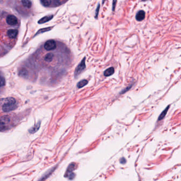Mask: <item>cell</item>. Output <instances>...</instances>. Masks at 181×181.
<instances>
[{
    "mask_svg": "<svg viewBox=\"0 0 181 181\" xmlns=\"http://www.w3.org/2000/svg\"><path fill=\"white\" fill-rule=\"evenodd\" d=\"M76 165L75 163L70 164V165L68 167V170L65 175V177H67L69 180H72L74 178L75 174L73 173V171L76 169Z\"/></svg>",
    "mask_w": 181,
    "mask_h": 181,
    "instance_id": "cell-1",
    "label": "cell"
},
{
    "mask_svg": "<svg viewBox=\"0 0 181 181\" xmlns=\"http://www.w3.org/2000/svg\"><path fill=\"white\" fill-rule=\"evenodd\" d=\"M85 60H86V58L84 57L83 60L81 61V62H80L78 67L75 70V77L77 78L78 76L79 75L80 73H81L83 70L86 69V63H85Z\"/></svg>",
    "mask_w": 181,
    "mask_h": 181,
    "instance_id": "cell-2",
    "label": "cell"
},
{
    "mask_svg": "<svg viewBox=\"0 0 181 181\" xmlns=\"http://www.w3.org/2000/svg\"><path fill=\"white\" fill-rule=\"evenodd\" d=\"M10 122V118L9 116L5 115L0 117V131L5 129L7 125Z\"/></svg>",
    "mask_w": 181,
    "mask_h": 181,
    "instance_id": "cell-3",
    "label": "cell"
},
{
    "mask_svg": "<svg viewBox=\"0 0 181 181\" xmlns=\"http://www.w3.org/2000/svg\"><path fill=\"white\" fill-rule=\"evenodd\" d=\"M57 47L56 42L54 40H49L46 42L44 45V48L46 50L49 51L55 49Z\"/></svg>",
    "mask_w": 181,
    "mask_h": 181,
    "instance_id": "cell-4",
    "label": "cell"
},
{
    "mask_svg": "<svg viewBox=\"0 0 181 181\" xmlns=\"http://www.w3.org/2000/svg\"><path fill=\"white\" fill-rule=\"evenodd\" d=\"M6 21L9 25L15 26L18 23V20L15 15H9L7 17Z\"/></svg>",
    "mask_w": 181,
    "mask_h": 181,
    "instance_id": "cell-5",
    "label": "cell"
},
{
    "mask_svg": "<svg viewBox=\"0 0 181 181\" xmlns=\"http://www.w3.org/2000/svg\"><path fill=\"white\" fill-rule=\"evenodd\" d=\"M17 106L16 104H4L2 106V110L4 112H9L17 108Z\"/></svg>",
    "mask_w": 181,
    "mask_h": 181,
    "instance_id": "cell-6",
    "label": "cell"
},
{
    "mask_svg": "<svg viewBox=\"0 0 181 181\" xmlns=\"http://www.w3.org/2000/svg\"><path fill=\"white\" fill-rule=\"evenodd\" d=\"M9 104H16L15 99L12 97L0 99V105Z\"/></svg>",
    "mask_w": 181,
    "mask_h": 181,
    "instance_id": "cell-7",
    "label": "cell"
},
{
    "mask_svg": "<svg viewBox=\"0 0 181 181\" xmlns=\"http://www.w3.org/2000/svg\"><path fill=\"white\" fill-rule=\"evenodd\" d=\"M7 34L9 38L15 39L17 37L18 34V31L17 29H10L8 30Z\"/></svg>",
    "mask_w": 181,
    "mask_h": 181,
    "instance_id": "cell-8",
    "label": "cell"
},
{
    "mask_svg": "<svg viewBox=\"0 0 181 181\" xmlns=\"http://www.w3.org/2000/svg\"><path fill=\"white\" fill-rule=\"evenodd\" d=\"M145 18V12L144 11L141 10L137 13L136 15V20L138 21H141Z\"/></svg>",
    "mask_w": 181,
    "mask_h": 181,
    "instance_id": "cell-9",
    "label": "cell"
},
{
    "mask_svg": "<svg viewBox=\"0 0 181 181\" xmlns=\"http://www.w3.org/2000/svg\"><path fill=\"white\" fill-rule=\"evenodd\" d=\"M54 59V54L53 53H47L44 57V60L47 63H50L53 61Z\"/></svg>",
    "mask_w": 181,
    "mask_h": 181,
    "instance_id": "cell-10",
    "label": "cell"
},
{
    "mask_svg": "<svg viewBox=\"0 0 181 181\" xmlns=\"http://www.w3.org/2000/svg\"><path fill=\"white\" fill-rule=\"evenodd\" d=\"M41 122H38L35 125L33 128H31L30 129H29V132H30V133H32V134L37 132L40 128V127H41Z\"/></svg>",
    "mask_w": 181,
    "mask_h": 181,
    "instance_id": "cell-11",
    "label": "cell"
},
{
    "mask_svg": "<svg viewBox=\"0 0 181 181\" xmlns=\"http://www.w3.org/2000/svg\"><path fill=\"white\" fill-rule=\"evenodd\" d=\"M114 73V69L113 67H110L107 69H106L104 72V75L105 77H109L112 76Z\"/></svg>",
    "mask_w": 181,
    "mask_h": 181,
    "instance_id": "cell-12",
    "label": "cell"
},
{
    "mask_svg": "<svg viewBox=\"0 0 181 181\" xmlns=\"http://www.w3.org/2000/svg\"><path fill=\"white\" fill-rule=\"evenodd\" d=\"M19 76L23 77V78H27V77L28 76V72L27 70L26 69L23 68L22 69H21L19 72Z\"/></svg>",
    "mask_w": 181,
    "mask_h": 181,
    "instance_id": "cell-13",
    "label": "cell"
},
{
    "mask_svg": "<svg viewBox=\"0 0 181 181\" xmlns=\"http://www.w3.org/2000/svg\"><path fill=\"white\" fill-rule=\"evenodd\" d=\"M53 17V15L46 16L45 17H44V18H43L41 19V20L38 21V23H46V22L49 21L51 19H52Z\"/></svg>",
    "mask_w": 181,
    "mask_h": 181,
    "instance_id": "cell-14",
    "label": "cell"
},
{
    "mask_svg": "<svg viewBox=\"0 0 181 181\" xmlns=\"http://www.w3.org/2000/svg\"><path fill=\"white\" fill-rule=\"evenodd\" d=\"M21 2H22V4H23V7L28 8V9L31 8V2L30 0H22Z\"/></svg>",
    "mask_w": 181,
    "mask_h": 181,
    "instance_id": "cell-15",
    "label": "cell"
},
{
    "mask_svg": "<svg viewBox=\"0 0 181 181\" xmlns=\"http://www.w3.org/2000/svg\"><path fill=\"white\" fill-rule=\"evenodd\" d=\"M169 108H170V106H167V107H166V109L162 112V114H160V115L159 116L158 121H160V120H162L163 118H164V117H165V116H166V114H167V112H168V110Z\"/></svg>",
    "mask_w": 181,
    "mask_h": 181,
    "instance_id": "cell-16",
    "label": "cell"
},
{
    "mask_svg": "<svg viewBox=\"0 0 181 181\" xmlns=\"http://www.w3.org/2000/svg\"><path fill=\"white\" fill-rule=\"evenodd\" d=\"M88 84V80H83L79 81L77 84V87L78 88H81L83 87H85Z\"/></svg>",
    "mask_w": 181,
    "mask_h": 181,
    "instance_id": "cell-17",
    "label": "cell"
},
{
    "mask_svg": "<svg viewBox=\"0 0 181 181\" xmlns=\"http://www.w3.org/2000/svg\"><path fill=\"white\" fill-rule=\"evenodd\" d=\"M42 4L45 7H49L51 4V0H41Z\"/></svg>",
    "mask_w": 181,
    "mask_h": 181,
    "instance_id": "cell-18",
    "label": "cell"
},
{
    "mask_svg": "<svg viewBox=\"0 0 181 181\" xmlns=\"http://www.w3.org/2000/svg\"><path fill=\"white\" fill-rule=\"evenodd\" d=\"M5 85V80L4 77H0V87H3Z\"/></svg>",
    "mask_w": 181,
    "mask_h": 181,
    "instance_id": "cell-19",
    "label": "cell"
},
{
    "mask_svg": "<svg viewBox=\"0 0 181 181\" xmlns=\"http://www.w3.org/2000/svg\"><path fill=\"white\" fill-rule=\"evenodd\" d=\"M131 87H132V86H128V87H127V88H126L123 90L121 91V92H120V94H124L125 92H126L127 91H128L130 89H131Z\"/></svg>",
    "mask_w": 181,
    "mask_h": 181,
    "instance_id": "cell-20",
    "label": "cell"
},
{
    "mask_svg": "<svg viewBox=\"0 0 181 181\" xmlns=\"http://www.w3.org/2000/svg\"><path fill=\"white\" fill-rule=\"evenodd\" d=\"M113 4H112V10H113V11H114L116 2H117V0H113Z\"/></svg>",
    "mask_w": 181,
    "mask_h": 181,
    "instance_id": "cell-21",
    "label": "cell"
},
{
    "mask_svg": "<svg viewBox=\"0 0 181 181\" xmlns=\"http://www.w3.org/2000/svg\"><path fill=\"white\" fill-rule=\"evenodd\" d=\"M120 162L121 164H124L126 162V160H125V159L124 158H122L120 159Z\"/></svg>",
    "mask_w": 181,
    "mask_h": 181,
    "instance_id": "cell-22",
    "label": "cell"
},
{
    "mask_svg": "<svg viewBox=\"0 0 181 181\" xmlns=\"http://www.w3.org/2000/svg\"><path fill=\"white\" fill-rule=\"evenodd\" d=\"M99 5H98V7H97V12H96V16H95V17H97V15H98V12H99Z\"/></svg>",
    "mask_w": 181,
    "mask_h": 181,
    "instance_id": "cell-23",
    "label": "cell"
},
{
    "mask_svg": "<svg viewBox=\"0 0 181 181\" xmlns=\"http://www.w3.org/2000/svg\"><path fill=\"white\" fill-rule=\"evenodd\" d=\"M105 1V0H102V4H104V3Z\"/></svg>",
    "mask_w": 181,
    "mask_h": 181,
    "instance_id": "cell-24",
    "label": "cell"
},
{
    "mask_svg": "<svg viewBox=\"0 0 181 181\" xmlns=\"http://www.w3.org/2000/svg\"><path fill=\"white\" fill-rule=\"evenodd\" d=\"M147 1V0H142V1Z\"/></svg>",
    "mask_w": 181,
    "mask_h": 181,
    "instance_id": "cell-25",
    "label": "cell"
}]
</instances>
